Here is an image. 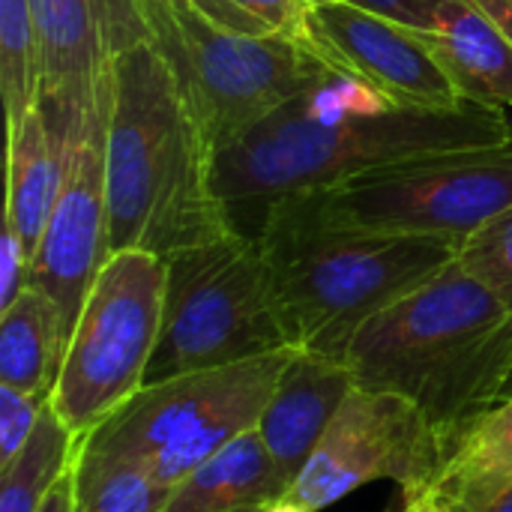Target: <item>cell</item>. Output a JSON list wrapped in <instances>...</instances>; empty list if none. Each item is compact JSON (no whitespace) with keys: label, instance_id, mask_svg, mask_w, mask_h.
I'll list each match as a JSON object with an SVG mask.
<instances>
[{"label":"cell","instance_id":"1","mask_svg":"<svg viewBox=\"0 0 512 512\" xmlns=\"http://www.w3.org/2000/svg\"><path fill=\"white\" fill-rule=\"evenodd\" d=\"M512 144L504 108L393 105L363 81L333 72L216 153V189L237 225L288 195L324 189L372 168L432 153ZM249 231V234H252Z\"/></svg>","mask_w":512,"mask_h":512},{"label":"cell","instance_id":"2","mask_svg":"<svg viewBox=\"0 0 512 512\" xmlns=\"http://www.w3.org/2000/svg\"><path fill=\"white\" fill-rule=\"evenodd\" d=\"M213 162L216 150L150 39L120 51L105 132L108 252L147 249L165 261L234 231Z\"/></svg>","mask_w":512,"mask_h":512},{"label":"cell","instance_id":"3","mask_svg":"<svg viewBox=\"0 0 512 512\" xmlns=\"http://www.w3.org/2000/svg\"><path fill=\"white\" fill-rule=\"evenodd\" d=\"M342 360L357 387L414 402L453 438L507 399L510 309L456 261L366 321Z\"/></svg>","mask_w":512,"mask_h":512},{"label":"cell","instance_id":"4","mask_svg":"<svg viewBox=\"0 0 512 512\" xmlns=\"http://www.w3.org/2000/svg\"><path fill=\"white\" fill-rule=\"evenodd\" d=\"M258 237L291 348L342 357L378 312L456 261V243L318 225L282 204L258 219Z\"/></svg>","mask_w":512,"mask_h":512},{"label":"cell","instance_id":"5","mask_svg":"<svg viewBox=\"0 0 512 512\" xmlns=\"http://www.w3.org/2000/svg\"><path fill=\"white\" fill-rule=\"evenodd\" d=\"M135 3L150 45L168 63L216 153L336 72L306 42L225 30L192 0Z\"/></svg>","mask_w":512,"mask_h":512},{"label":"cell","instance_id":"6","mask_svg":"<svg viewBox=\"0 0 512 512\" xmlns=\"http://www.w3.org/2000/svg\"><path fill=\"white\" fill-rule=\"evenodd\" d=\"M258 237L234 228L165 258V309L144 384L288 351Z\"/></svg>","mask_w":512,"mask_h":512},{"label":"cell","instance_id":"7","mask_svg":"<svg viewBox=\"0 0 512 512\" xmlns=\"http://www.w3.org/2000/svg\"><path fill=\"white\" fill-rule=\"evenodd\" d=\"M291 351L144 384L81 438L78 456L135 465L177 489L225 444L258 426Z\"/></svg>","mask_w":512,"mask_h":512},{"label":"cell","instance_id":"8","mask_svg":"<svg viewBox=\"0 0 512 512\" xmlns=\"http://www.w3.org/2000/svg\"><path fill=\"white\" fill-rule=\"evenodd\" d=\"M273 204L330 228L459 246L512 207V144L405 159Z\"/></svg>","mask_w":512,"mask_h":512},{"label":"cell","instance_id":"9","mask_svg":"<svg viewBox=\"0 0 512 512\" xmlns=\"http://www.w3.org/2000/svg\"><path fill=\"white\" fill-rule=\"evenodd\" d=\"M165 309V261L147 249L114 252L93 282L51 393V408L87 438L147 381Z\"/></svg>","mask_w":512,"mask_h":512},{"label":"cell","instance_id":"10","mask_svg":"<svg viewBox=\"0 0 512 512\" xmlns=\"http://www.w3.org/2000/svg\"><path fill=\"white\" fill-rule=\"evenodd\" d=\"M447 453L450 441L414 402L357 387L285 498L321 512L378 480L396 483L402 495H423L435 486Z\"/></svg>","mask_w":512,"mask_h":512},{"label":"cell","instance_id":"11","mask_svg":"<svg viewBox=\"0 0 512 512\" xmlns=\"http://www.w3.org/2000/svg\"><path fill=\"white\" fill-rule=\"evenodd\" d=\"M39 45V108L66 135H81L111 87L114 57L147 39L135 0H30Z\"/></svg>","mask_w":512,"mask_h":512},{"label":"cell","instance_id":"12","mask_svg":"<svg viewBox=\"0 0 512 512\" xmlns=\"http://www.w3.org/2000/svg\"><path fill=\"white\" fill-rule=\"evenodd\" d=\"M111 87L69 150L66 180L30 264V288L42 291L63 318L66 336L102 273L108 252V192H105V132ZM69 351V348H66Z\"/></svg>","mask_w":512,"mask_h":512},{"label":"cell","instance_id":"13","mask_svg":"<svg viewBox=\"0 0 512 512\" xmlns=\"http://www.w3.org/2000/svg\"><path fill=\"white\" fill-rule=\"evenodd\" d=\"M306 45L336 72L351 75L390 99L414 108H462L465 99L423 42L399 21L345 0L309 6Z\"/></svg>","mask_w":512,"mask_h":512},{"label":"cell","instance_id":"14","mask_svg":"<svg viewBox=\"0 0 512 512\" xmlns=\"http://www.w3.org/2000/svg\"><path fill=\"white\" fill-rule=\"evenodd\" d=\"M354 390L357 381L342 357L306 348L291 351L258 420V432L288 489Z\"/></svg>","mask_w":512,"mask_h":512},{"label":"cell","instance_id":"15","mask_svg":"<svg viewBox=\"0 0 512 512\" xmlns=\"http://www.w3.org/2000/svg\"><path fill=\"white\" fill-rule=\"evenodd\" d=\"M465 102L512 108V39L474 0H444L420 33Z\"/></svg>","mask_w":512,"mask_h":512},{"label":"cell","instance_id":"16","mask_svg":"<svg viewBox=\"0 0 512 512\" xmlns=\"http://www.w3.org/2000/svg\"><path fill=\"white\" fill-rule=\"evenodd\" d=\"M9 132V171H6V222L18 231L24 252L33 264L42 231L60 198L69 150L66 135L45 117L39 102Z\"/></svg>","mask_w":512,"mask_h":512},{"label":"cell","instance_id":"17","mask_svg":"<svg viewBox=\"0 0 512 512\" xmlns=\"http://www.w3.org/2000/svg\"><path fill=\"white\" fill-rule=\"evenodd\" d=\"M288 495L258 426L237 435L177 489L165 512H237L264 510Z\"/></svg>","mask_w":512,"mask_h":512},{"label":"cell","instance_id":"18","mask_svg":"<svg viewBox=\"0 0 512 512\" xmlns=\"http://www.w3.org/2000/svg\"><path fill=\"white\" fill-rule=\"evenodd\" d=\"M512 489V396L483 411L450 444L429 489L456 512H489Z\"/></svg>","mask_w":512,"mask_h":512},{"label":"cell","instance_id":"19","mask_svg":"<svg viewBox=\"0 0 512 512\" xmlns=\"http://www.w3.org/2000/svg\"><path fill=\"white\" fill-rule=\"evenodd\" d=\"M69 336L60 309L36 288H24L0 312V384L51 399Z\"/></svg>","mask_w":512,"mask_h":512},{"label":"cell","instance_id":"20","mask_svg":"<svg viewBox=\"0 0 512 512\" xmlns=\"http://www.w3.org/2000/svg\"><path fill=\"white\" fill-rule=\"evenodd\" d=\"M81 438L48 408L21 453L0 468V512H39L54 486L72 471Z\"/></svg>","mask_w":512,"mask_h":512},{"label":"cell","instance_id":"21","mask_svg":"<svg viewBox=\"0 0 512 512\" xmlns=\"http://www.w3.org/2000/svg\"><path fill=\"white\" fill-rule=\"evenodd\" d=\"M72 512H165L174 486L123 462L78 456L72 465Z\"/></svg>","mask_w":512,"mask_h":512},{"label":"cell","instance_id":"22","mask_svg":"<svg viewBox=\"0 0 512 512\" xmlns=\"http://www.w3.org/2000/svg\"><path fill=\"white\" fill-rule=\"evenodd\" d=\"M0 96L6 126L39 102V45L30 0H0Z\"/></svg>","mask_w":512,"mask_h":512},{"label":"cell","instance_id":"23","mask_svg":"<svg viewBox=\"0 0 512 512\" xmlns=\"http://www.w3.org/2000/svg\"><path fill=\"white\" fill-rule=\"evenodd\" d=\"M213 24L246 36H291L306 42L309 0H192Z\"/></svg>","mask_w":512,"mask_h":512},{"label":"cell","instance_id":"24","mask_svg":"<svg viewBox=\"0 0 512 512\" xmlns=\"http://www.w3.org/2000/svg\"><path fill=\"white\" fill-rule=\"evenodd\" d=\"M456 264L483 282L512 315V207L459 243Z\"/></svg>","mask_w":512,"mask_h":512},{"label":"cell","instance_id":"25","mask_svg":"<svg viewBox=\"0 0 512 512\" xmlns=\"http://www.w3.org/2000/svg\"><path fill=\"white\" fill-rule=\"evenodd\" d=\"M51 399L30 396L15 387L0 384V468L9 465L39 426L42 411Z\"/></svg>","mask_w":512,"mask_h":512},{"label":"cell","instance_id":"26","mask_svg":"<svg viewBox=\"0 0 512 512\" xmlns=\"http://www.w3.org/2000/svg\"><path fill=\"white\" fill-rule=\"evenodd\" d=\"M30 282V258L24 252V243L18 231L3 219L0 231V312L18 300V294Z\"/></svg>","mask_w":512,"mask_h":512},{"label":"cell","instance_id":"27","mask_svg":"<svg viewBox=\"0 0 512 512\" xmlns=\"http://www.w3.org/2000/svg\"><path fill=\"white\" fill-rule=\"evenodd\" d=\"M345 3H354L360 9H369V12L384 15L390 21H399L417 33L429 30L438 9L444 6V0H345Z\"/></svg>","mask_w":512,"mask_h":512},{"label":"cell","instance_id":"28","mask_svg":"<svg viewBox=\"0 0 512 512\" xmlns=\"http://www.w3.org/2000/svg\"><path fill=\"white\" fill-rule=\"evenodd\" d=\"M72 492H75V483H72V471L54 486V492L48 495V501L42 504L39 512H72Z\"/></svg>","mask_w":512,"mask_h":512},{"label":"cell","instance_id":"29","mask_svg":"<svg viewBox=\"0 0 512 512\" xmlns=\"http://www.w3.org/2000/svg\"><path fill=\"white\" fill-rule=\"evenodd\" d=\"M393 512H456L453 507H447L444 501H438L432 492H423V495H402V504L399 510Z\"/></svg>","mask_w":512,"mask_h":512},{"label":"cell","instance_id":"30","mask_svg":"<svg viewBox=\"0 0 512 512\" xmlns=\"http://www.w3.org/2000/svg\"><path fill=\"white\" fill-rule=\"evenodd\" d=\"M474 3L480 9H486L501 24V30L512 39V0H474Z\"/></svg>","mask_w":512,"mask_h":512},{"label":"cell","instance_id":"31","mask_svg":"<svg viewBox=\"0 0 512 512\" xmlns=\"http://www.w3.org/2000/svg\"><path fill=\"white\" fill-rule=\"evenodd\" d=\"M264 512H309V510H306V507H300V504H294L291 498H282V501H276V504L264 507Z\"/></svg>","mask_w":512,"mask_h":512},{"label":"cell","instance_id":"32","mask_svg":"<svg viewBox=\"0 0 512 512\" xmlns=\"http://www.w3.org/2000/svg\"><path fill=\"white\" fill-rule=\"evenodd\" d=\"M489 512H512V489L510 492H504V495L492 504V510Z\"/></svg>","mask_w":512,"mask_h":512},{"label":"cell","instance_id":"33","mask_svg":"<svg viewBox=\"0 0 512 512\" xmlns=\"http://www.w3.org/2000/svg\"><path fill=\"white\" fill-rule=\"evenodd\" d=\"M237 512H264V510H237Z\"/></svg>","mask_w":512,"mask_h":512}]
</instances>
